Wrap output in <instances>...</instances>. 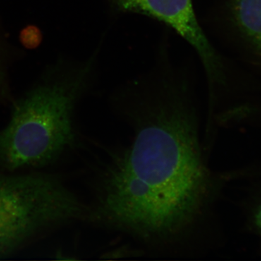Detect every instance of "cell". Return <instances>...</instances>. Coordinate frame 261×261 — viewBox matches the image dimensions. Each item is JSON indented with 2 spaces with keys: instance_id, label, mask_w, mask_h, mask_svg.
<instances>
[{
  "instance_id": "9",
  "label": "cell",
  "mask_w": 261,
  "mask_h": 261,
  "mask_svg": "<svg viewBox=\"0 0 261 261\" xmlns=\"http://www.w3.org/2000/svg\"><path fill=\"white\" fill-rule=\"evenodd\" d=\"M256 102H257V101H255V104H254V111H255V116H256L257 119L261 120V118H260V116H259L258 113H257V112Z\"/></svg>"
},
{
  "instance_id": "5",
  "label": "cell",
  "mask_w": 261,
  "mask_h": 261,
  "mask_svg": "<svg viewBox=\"0 0 261 261\" xmlns=\"http://www.w3.org/2000/svg\"><path fill=\"white\" fill-rule=\"evenodd\" d=\"M221 11L233 40L261 69V0H226Z\"/></svg>"
},
{
  "instance_id": "3",
  "label": "cell",
  "mask_w": 261,
  "mask_h": 261,
  "mask_svg": "<svg viewBox=\"0 0 261 261\" xmlns=\"http://www.w3.org/2000/svg\"><path fill=\"white\" fill-rule=\"evenodd\" d=\"M87 214L58 175L0 173V258Z\"/></svg>"
},
{
  "instance_id": "8",
  "label": "cell",
  "mask_w": 261,
  "mask_h": 261,
  "mask_svg": "<svg viewBox=\"0 0 261 261\" xmlns=\"http://www.w3.org/2000/svg\"><path fill=\"white\" fill-rule=\"evenodd\" d=\"M7 65L6 53H5L4 41L0 33V70L4 69Z\"/></svg>"
},
{
  "instance_id": "7",
  "label": "cell",
  "mask_w": 261,
  "mask_h": 261,
  "mask_svg": "<svg viewBox=\"0 0 261 261\" xmlns=\"http://www.w3.org/2000/svg\"><path fill=\"white\" fill-rule=\"evenodd\" d=\"M42 34L39 29L34 27H28L24 29L20 34V39L24 47L27 48L37 47L42 40Z\"/></svg>"
},
{
  "instance_id": "4",
  "label": "cell",
  "mask_w": 261,
  "mask_h": 261,
  "mask_svg": "<svg viewBox=\"0 0 261 261\" xmlns=\"http://www.w3.org/2000/svg\"><path fill=\"white\" fill-rule=\"evenodd\" d=\"M113 12L145 15L173 29L193 47L205 69L211 101L216 92L227 88L228 70L224 58L215 49L201 27L194 0H106Z\"/></svg>"
},
{
  "instance_id": "6",
  "label": "cell",
  "mask_w": 261,
  "mask_h": 261,
  "mask_svg": "<svg viewBox=\"0 0 261 261\" xmlns=\"http://www.w3.org/2000/svg\"><path fill=\"white\" fill-rule=\"evenodd\" d=\"M245 216L247 229L261 240V187L247 198Z\"/></svg>"
},
{
  "instance_id": "1",
  "label": "cell",
  "mask_w": 261,
  "mask_h": 261,
  "mask_svg": "<svg viewBox=\"0 0 261 261\" xmlns=\"http://www.w3.org/2000/svg\"><path fill=\"white\" fill-rule=\"evenodd\" d=\"M121 99L133 130L98 175L87 221L154 247L185 245L211 216L224 182L202 152L188 84L166 76Z\"/></svg>"
},
{
  "instance_id": "2",
  "label": "cell",
  "mask_w": 261,
  "mask_h": 261,
  "mask_svg": "<svg viewBox=\"0 0 261 261\" xmlns=\"http://www.w3.org/2000/svg\"><path fill=\"white\" fill-rule=\"evenodd\" d=\"M92 66L90 61L74 67L58 63L13 100L9 123L0 130V167L10 172L44 167L76 145L73 114Z\"/></svg>"
}]
</instances>
